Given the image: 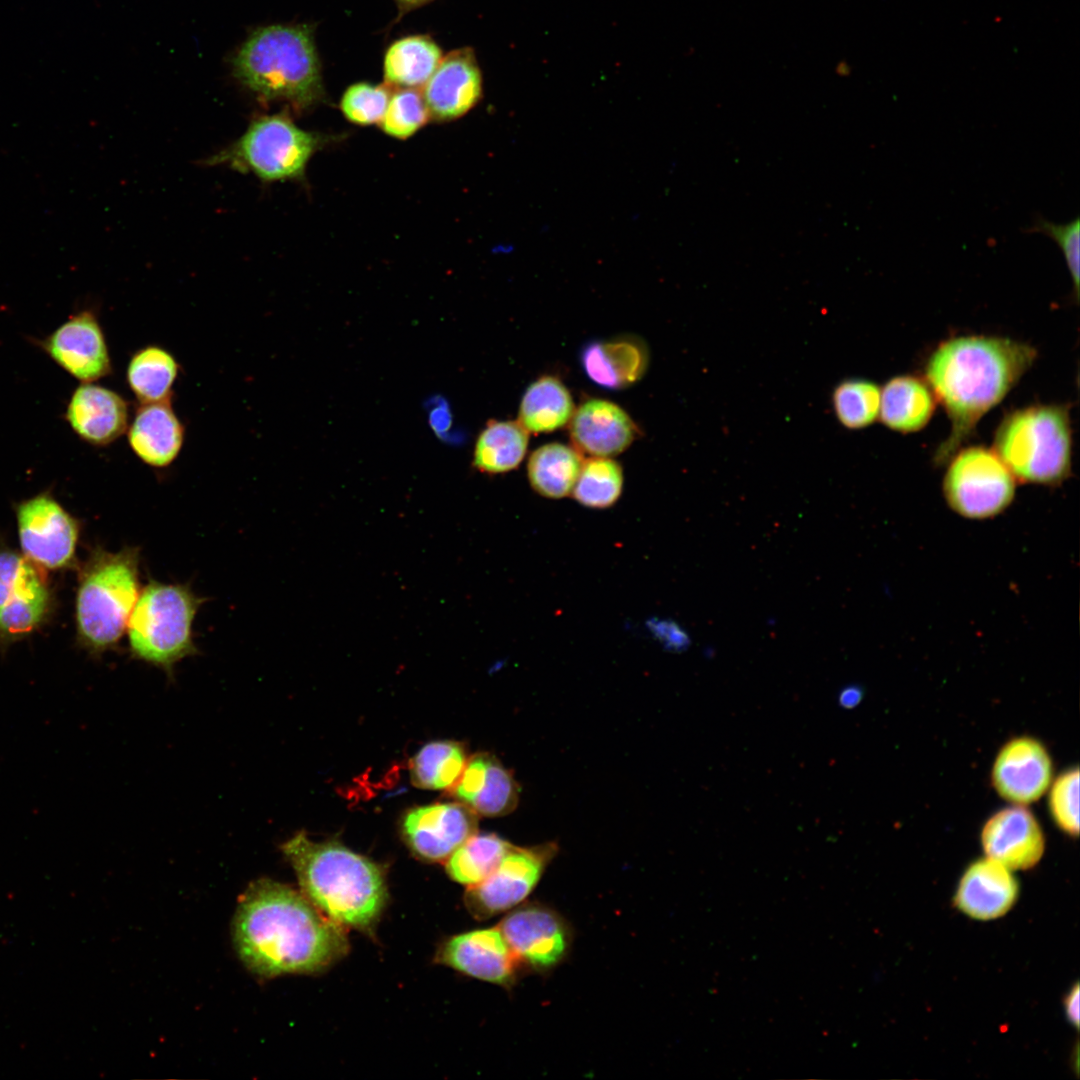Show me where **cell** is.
Returning <instances> with one entry per match:
<instances>
[{
    "label": "cell",
    "mask_w": 1080,
    "mask_h": 1080,
    "mask_svg": "<svg viewBox=\"0 0 1080 1080\" xmlns=\"http://www.w3.org/2000/svg\"><path fill=\"white\" fill-rule=\"evenodd\" d=\"M511 845L494 833H475L447 859V873L461 884L475 885L495 870Z\"/></svg>",
    "instance_id": "33"
},
{
    "label": "cell",
    "mask_w": 1080,
    "mask_h": 1080,
    "mask_svg": "<svg viewBox=\"0 0 1080 1080\" xmlns=\"http://www.w3.org/2000/svg\"><path fill=\"white\" fill-rule=\"evenodd\" d=\"M436 960L466 975L511 986L520 965L498 927L456 935L440 947Z\"/></svg>",
    "instance_id": "17"
},
{
    "label": "cell",
    "mask_w": 1080,
    "mask_h": 1080,
    "mask_svg": "<svg viewBox=\"0 0 1080 1080\" xmlns=\"http://www.w3.org/2000/svg\"><path fill=\"white\" fill-rule=\"evenodd\" d=\"M235 76L258 96L299 108L324 96L313 33L306 25H271L253 32L233 60Z\"/></svg>",
    "instance_id": "4"
},
{
    "label": "cell",
    "mask_w": 1080,
    "mask_h": 1080,
    "mask_svg": "<svg viewBox=\"0 0 1080 1080\" xmlns=\"http://www.w3.org/2000/svg\"><path fill=\"white\" fill-rule=\"evenodd\" d=\"M582 464L577 449L561 443L543 445L530 455L527 465L529 483L543 497L564 498L571 495Z\"/></svg>",
    "instance_id": "27"
},
{
    "label": "cell",
    "mask_w": 1080,
    "mask_h": 1080,
    "mask_svg": "<svg viewBox=\"0 0 1080 1080\" xmlns=\"http://www.w3.org/2000/svg\"><path fill=\"white\" fill-rule=\"evenodd\" d=\"M395 1L397 3V6H398L401 14H404V13H406V12L412 10V9L423 6V5L429 3V2H431L433 0H395Z\"/></svg>",
    "instance_id": "42"
},
{
    "label": "cell",
    "mask_w": 1080,
    "mask_h": 1080,
    "mask_svg": "<svg viewBox=\"0 0 1080 1080\" xmlns=\"http://www.w3.org/2000/svg\"><path fill=\"white\" fill-rule=\"evenodd\" d=\"M994 451L1015 479L1056 485L1072 465V430L1069 408L1037 404L1013 410L1000 422Z\"/></svg>",
    "instance_id": "6"
},
{
    "label": "cell",
    "mask_w": 1080,
    "mask_h": 1080,
    "mask_svg": "<svg viewBox=\"0 0 1080 1080\" xmlns=\"http://www.w3.org/2000/svg\"><path fill=\"white\" fill-rule=\"evenodd\" d=\"M1037 357L1020 341L995 336H959L929 356L925 378L951 423L934 460L946 464L972 435L980 418L1000 403Z\"/></svg>",
    "instance_id": "2"
},
{
    "label": "cell",
    "mask_w": 1080,
    "mask_h": 1080,
    "mask_svg": "<svg viewBox=\"0 0 1080 1080\" xmlns=\"http://www.w3.org/2000/svg\"><path fill=\"white\" fill-rule=\"evenodd\" d=\"M881 389L865 379H848L833 391L832 404L839 422L849 429H861L879 416Z\"/></svg>",
    "instance_id": "35"
},
{
    "label": "cell",
    "mask_w": 1080,
    "mask_h": 1080,
    "mask_svg": "<svg viewBox=\"0 0 1080 1080\" xmlns=\"http://www.w3.org/2000/svg\"><path fill=\"white\" fill-rule=\"evenodd\" d=\"M140 550L96 549L86 563L76 596L81 645L92 655L116 649L140 594Z\"/></svg>",
    "instance_id": "5"
},
{
    "label": "cell",
    "mask_w": 1080,
    "mask_h": 1080,
    "mask_svg": "<svg viewBox=\"0 0 1080 1080\" xmlns=\"http://www.w3.org/2000/svg\"><path fill=\"white\" fill-rule=\"evenodd\" d=\"M319 143L318 136L301 129L288 117L262 116L206 163L252 173L264 182L296 179L303 175Z\"/></svg>",
    "instance_id": "8"
},
{
    "label": "cell",
    "mask_w": 1080,
    "mask_h": 1080,
    "mask_svg": "<svg viewBox=\"0 0 1080 1080\" xmlns=\"http://www.w3.org/2000/svg\"><path fill=\"white\" fill-rule=\"evenodd\" d=\"M1048 808L1057 827L1070 836L1079 833V769L1070 768L1052 780Z\"/></svg>",
    "instance_id": "37"
},
{
    "label": "cell",
    "mask_w": 1080,
    "mask_h": 1080,
    "mask_svg": "<svg viewBox=\"0 0 1080 1080\" xmlns=\"http://www.w3.org/2000/svg\"><path fill=\"white\" fill-rule=\"evenodd\" d=\"M573 399L557 378L544 376L525 391L519 409V423L527 432H552L571 420Z\"/></svg>",
    "instance_id": "29"
},
{
    "label": "cell",
    "mask_w": 1080,
    "mask_h": 1080,
    "mask_svg": "<svg viewBox=\"0 0 1080 1080\" xmlns=\"http://www.w3.org/2000/svg\"><path fill=\"white\" fill-rule=\"evenodd\" d=\"M1017 895L1018 884L1011 870L986 857L975 861L965 870L954 902L959 910L973 919L991 920L1008 912Z\"/></svg>",
    "instance_id": "22"
},
{
    "label": "cell",
    "mask_w": 1080,
    "mask_h": 1080,
    "mask_svg": "<svg viewBox=\"0 0 1080 1080\" xmlns=\"http://www.w3.org/2000/svg\"><path fill=\"white\" fill-rule=\"evenodd\" d=\"M40 346L61 368L83 383L98 380L111 372L105 337L91 311L71 315L41 340Z\"/></svg>",
    "instance_id": "16"
},
{
    "label": "cell",
    "mask_w": 1080,
    "mask_h": 1080,
    "mask_svg": "<svg viewBox=\"0 0 1080 1080\" xmlns=\"http://www.w3.org/2000/svg\"><path fill=\"white\" fill-rule=\"evenodd\" d=\"M468 761L463 744L441 740L424 745L410 762L413 784L423 789H451Z\"/></svg>",
    "instance_id": "32"
},
{
    "label": "cell",
    "mask_w": 1080,
    "mask_h": 1080,
    "mask_svg": "<svg viewBox=\"0 0 1080 1080\" xmlns=\"http://www.w3.org/2000/svg\"><path fill=\"white\" fill-rule=\"evenodd\" d=\"M521 968L546 972L568 955L572 933L553 909L529 903L513 909L498 926Z\"/></svg>",
    "instance_id": "11"
},
{
    "label": "cell",
    "mask_w": 1080,
    "mask_h": 1080,
    "mask_svg": "<svg viewBox=\"0 0 1080 1080\" xmlns=\"http://www.w3.org/2000/svg\"><path fill=\"white\" fill-rule=\"evenodd\" d=\"M980 839L986 857L1010 870L1033 867L1045 850V837L1039 822L1022 805L993 814L985 822Z\"/></svg>",
    "instance_id": "18"
},
{
    "label": "cell",
    "mask_w": 1080,
    "mask_h": 1080,
    "mask_svg": "<svg viewBox=\"0 0 1080 1080\" xmlns=\"http://www.w3.org/2000/svg\"><path fill=\"white\" fill-rule=\"evenodd\" d=\"M1024 233L1043 234L1052 239L1060 248L1068 267L1076 300L1079 298L1080 282V220L1078 217L1068 223H1055L1042 215H1035Z\"/></svg>",
    "instance_id": "39"
},
{
    "label": "cell",
    "mask_w": 1080,
    "mask_h": 1080,
    "mask_svg": "<svg viewBox=\"0 0 1080 1080\" xmlns=\"http://www.w3.org/2000/svg\"><path fill=\"white\" fill-rule=\"evenodd\" d=\"M423 86L422 96L434 119L453 120L466 114L482 96V75L473 50L450 52Z\"/></svg>",
    "instance_id": "19"
},
{
    "label": "cell",
    "mask_w": 1080,
    "mask_h": 1080,
    "mask_svg": "<svg viewBox=\"0 0 1080 1080\" xmlns=\"http://www.w3.org/2000/svg\"><path fill=\"white\" fill-rule=\"evenodd\" d=\"M389 99L386 86L360 82L346 89L340 107L347 120L365 126L381 121Z\"/></svg>",
    "instance_id": "38"
},
{
    "label": "cell",
    "mask_w": 1080,
    "mask_h": 1080,
    "mask_svg": "<svg viewBox=\"0 0 1080 1080\" xmlns=\"http://www.w3.org/2000/svg\"><path fill=\"white\" fill-rule=\"evenodd\" d=\"M528 446L526 429L513 421H489L478 435L473 466L482 473L500 474L515 469Z\"/></svg>",
    "instance_id": "30"
},
{
    "label": "cell",
    "mask_w": 1080,
    "mask_h": 1080,
    "mask_svg": "<svg viewBox=\"0 0 1080 1080\" xmlns=\"http://www.w3.org/2000/svg\"><path fill=\"white\" fill-rule=\"evenodd\" d=\"M622 489L621 466L609 457H592L583 461L571 495L585 507L605 509L617 502Z\"/></svg>",
    "instance_id": "34"
},
{
    "label": "cell",
    "mask_w": 1080,
    "mask_h": 1080,
    "mask_svg": "<svg viewBox=\"0 0 1080 1080\" xmlns=\"http://www.w3.org/2000/svg\"><path fill=\"white\" fill-rule=\"evenodd\" d=\"M581 363L592 382L616 390L642 378L648 366V352L644 344L629 337L597 341L584 347Z\"/></svg>",
    "instance_id": "25"
},
{
    "label": "cell",
    "mask_w": 1080,
    "mask_h": 1080,
    "mask_svg": "<svg viewBox=\"0 0 1080 1080\" xmlns=\"http://www.w3.org/2000/svg\"><path fill=\"white\" fill-rule=\"evenodd\" d=\"M991 779L1003 799L1014 805H1028L1048 790L1053 780L1052 759L1039 740L1016 737L998 752Z\"/></svg>",
    "instance_id": "15"
},
{
    "label": "cell",
    "mask_w": 1080,
    "mask_h": 1080,
    "mask_svg": "<svg viewBox=\"0 0 1080 1080\" xmlns=\"http://www.w3.org/2000/svg\"><path fill=\"white\" fill-rule=\"evenodd\" d=\"M301 892L342 927L368 931L387 899L383 870L336 841L315 842L304 832L281 846Z\"/></svg>",
    "instance_id": "3"
},
{
    "label": "cell",
    "mask_w": 1080,
    "mask_h": 1080,
    "mask_svg": "<svg viewBox=\"0 0 1080 1080\" xmlns=\"http://www.w3.org/2000/svg\"><path fill=\"white\" fill-rule=\"evenodd\" d=\"M477 823V814L459 801L435 803L408 811L402 833L417 856L438 862L477 833Z\"/></svg>",
    "instance_id": "14"
},
{
    "label": "cell",
    "mask_w": 1080,
    "mask_h": 1080,
    "mask_svg": "<svg viewBox=\"0 0 1080 1080\" xmlns=\"http://www.w3.org/2000/svg\"><path fill=\"white\" fill-rule=\"evenodd\" d=\"M17 524L20 545L28 559L49 569L71 562L78 525L50 495L40 494L19 504Z\"/></svg>",
    "instance_id": "12"
},
{
    "label": "cell",
    "mask_w": 1080,
    "mask_h": 1080,
    "mask_svg": "<svg viewBox=\"0 0 1080 1080\" xmlns=\"http://www.w3.org/2000/svg\"><path fill=\"white\" fill-rule=\"evenodd\" d=\"M184 440V427L169 400L142 403L128 430L133 452L144 463L166 467L178 456Z\"/></svg>",
    "instance_id": "24"
},
{
    "label": "cell",
    "mask_w": 1080,
    "mask_h": 1080,
    "mask_svg": "<svg viewBox=\"0 0 1080 1080\" xmlns=\"http://www.w3.org/2000/svg\"><path fill=\"white\" fill-rule=\"evenodd\" d=\"M233 940L255 974L275 977L320 971L348 951L344 929L291 886L260 878L240 896Z\"/></svg>",
    "instance_id": "1"
},
{
    "label": "cell",
    "mask_w": 1080,
    "mask_h": 1080,
    "mask_svg": "<svg viewBox=\"0 0 1080 1080\" xmlns=\"http://www.w3.org/2000/svg\"><path fill=\"white\" fill-rule=\"evenodd\" d=\"M862 698V691L857 687H847L839 695V703L846 708L857 705Z\"/></svg>",
    "instance_id": "41"
},
{
    "label": "cell",
    "mask_w": 1080,
    "mask_h": 1080,
    "mask_svg": "<svg viewBox=\"0 0 1080 1080\" xmlns=\"http://www.w3.org/2000/svg\"><path fill=\"white\" fill-rule=\"evenodd\" d=\"M45 578L21 555L0 551V637L14 639L34 630L47 614Z\"/></svg>",
    "instance_id": "13"
},
{
    "label": "cell",
    "mask_w": 1080,
    "mask_h": 1080,
    "mask_svg": "<svg viewBox=\"0 0 1080 1080\" xmlns=\"http://www.w3.org/2000/svg\"><path fill=\"white\" fill-rule=\"evenodd\" d=\"M943 491L950 508L968 519L1003 512L1015 495V477L994 450L972 446L949 460Z\"/></svg>",
    "instance_id": "9"
},
{
    "label": "cell",
    "mask_w": 1080,
    "mask_h": 1080,
    "mask_svg": "<svg viewBox=\"0 0 1080 1080\" xmlns=\"http://www.w3.org/2000/svg\"><path fill=\"white\" fill-rule=\"evenodd\" d=\"M66 419L84 441L104 446L120 437L128 426V405L116 392L83 383L72 394Z\"/></svg>",
    "instance_id": "23"
},
{
    "label": "cell",
    "mask_w": 1080,
    "mask_h": 1080,
    "mask_svg": "<svg viewBox=\"0 0 1080 1080\" xmlns=\"http://www.w3.org/2000/svg\"><path fill=\"white\" fill-rule=\"evenodd\" d=\"M935 409V397L928 384L903 375L889 380L881 389L879 416L888 428L902 433L921 430Z\"/></svg>",
    "instance_id": "26"
},
{
    "label": "cell",
    "mask_w": 1080,
    "mask_h": 1080,
    "mask_svg": "<svg viewBox=\"0 0 1080 1080\" xmlns=\"http://www.w3.org/2000/svg\"><path fill=\"white\" fill-rule=\"evenodd\" d=\"M556 850L553 843L511 845L490 875L468 887L464 897L468 911L482 920L516 907L535 888Z\"/></svg>",
    "instance_id": "10"
},
{
    "label": "cell",
    "mask_w": 1080,
    "mask_h": 1080,
    "mask_svg": "<svg viewBox=\"0 0 1080 1080\" xmlns=\"http://www.w3.org/2000/svg\"><path fill=\"white\" fill-rule=\"evenodd\" d=\"M429 117L422 94L415 88H402L391 95L380 126L386 134L405 139L423 127Z\"/></svg>",
    "instance_id": "36"
},
{
    "label": "cell",
    "mask_w": 1080,
    "mask_h": 1080,
    "mask_svg": "<svg viewBox=\"0 0 1080 1080\" xmlns=\"http://www.w3.org/2000/svg\"><path fill=\"white\" fill-rule=\"evenodd\" d=\"M637 433L636 425L621 407L602 399L582 403L570 420V436L575 447L592 457L620 454Z\"/></svg>",
    "instance_id": "21"
},
{
    "label": "cell",
    "mask_w": 1080,
    "mask_h": 1080,
    "mask_svg": "<svg viewBox=\"0 0 1080 1080\" xmlns=\"http://www.w3.org/2000/svg\"><path fill=\"white\" fill-rule=\"evenodd\" d=\"M461 803L477 815L499 817L511 813L519 801V785L511 771L490 753H477L449 789Z\"/></svg>",
    "instance_id": "20"
},
{
    "label": "cell",
    "mask_w": 1080,
    "mask_h": 1080,
    "mask_svg": "<svg viewBox=\"0 0 1080 1080\" xmlns=\"http://www.w3.org/2000/svg\"><path fill=\"white\" fill-rule=\"evenodd\" d=\"M178 369L177 361L168 351L147 346L132 356L127 381L141 403L166 401L170 398Z\"/></svg>",
    "instance_id": "31"
},
{
    "label": "cell",
    "mask_w": 1080,
    "mask_h": 1080,
    "mask_svg": "<svg viewBox=\"0 0 1080 1080\" xmlns=\"http://www.w3.org/2000/svg\"><path fill=\"white\" fill-rule=\"evenodd\" d=\"M1065 1012L1070 1022L1076 1027L1079 1024V986L1075 985L1065 998Z\"/></svg>",
    "instance_id": "40"
},
{
    "label": "cell",
    "mask_w": 1080,
    "mask_h": 1080,
    "mask_svg": "<svg viewBox=\"0 0 1080 1080\" xmlns=\"http://www.w3.org/2000/svg\"><path fill=\"white\" fill-rule=\"evenodd\" d=\"M204 601L188 584L150 579L127 625L131 657L162 669L173 680L175 665L200 653L192 626Z\"/></svg>",
    "instance_id": "7"
},
{
    "label": "cell",
    "mask_w": 1080,
    "mask_h": 1080,
    "mask_svg": "<svg viewBox=\"0 0 1080 1080\" xmlns=\"http://www.w3.org/2000/svg\"><path fill=\"white\" fill-rule=\"evenodd\" d=\"M441 59V49L427 36L413 35L398 39L385 53V81L402 88L423 86Z\"/></svg>",
    "instance_id": "28"
}]
</instances>
